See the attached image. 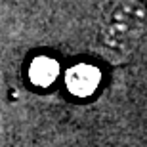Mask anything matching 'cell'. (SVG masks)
<instances>
[{
  "instance_id": "cell-3",
  "label": "cell",
  "mask_w": 147,
  "mask_h": 147,
  "mask_svg": "<svg viewBox=\"0 0 147 147\" xmlns=\"http://www.w3.org/2000/svg\"><path fill=\"white\" fill-rule=\"evenodd\" d=\"M57 76V65H55L54 59H48V57H42V59H36L31 65V78H33L34 84H40V86H46Z\"/></svg>"
},
{
  "instance_id": "cell-2",
  "label": "cell",
  "mask_w": 147,
  "mask_h": 147,
  "mask_svg": "<svg viewBox=\"0 0 147 147\" xmlns=\"http://www.w3.org/2000/svg\"><path fill=\"white\" fill-rule=\"evenodd\" d=\"M67 88L75 96H90L99 84V71L92 65H76L67 73Z\"/></svg>"
},
{
  "instance_id": "cell-1",
  "label": "cell",
  "mask_w": 147,
  "mask_h": 147,
  "mask_svg": "<svg viewBox=\"0 0 147 147\" xmlns=\"http://www.w3.org/2000/svg\"><path fill=\"white\" fill-rule=\"evenodd\" d=\"M147 31V8L140 0H115L107 8L101 27L99 44L109 55L120 59L138 46Z\"/></svg>"
}]
</instances>
